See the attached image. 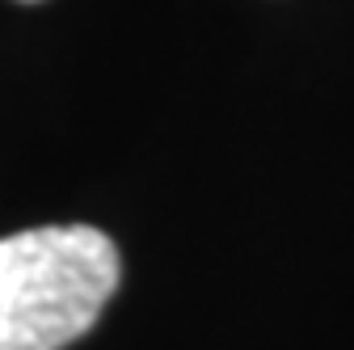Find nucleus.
Here are the masks:
<instances>
[{
	"instance_id": "f257e3e1",
	"label": "nucleus",
	"mask_w": 354,
	"mask_h": 350,
	"mask_svg": "<svg viewBox=\"0 0 354 350\" xmlns=\"http://www.w3.org/2000/svg\"><path fill=\"white\" fill-rule=\"evenodd\" d=\"M122 275L88 224H47L0 241V350H64L93 329Z\"/></svg>"
}]
</instances>
